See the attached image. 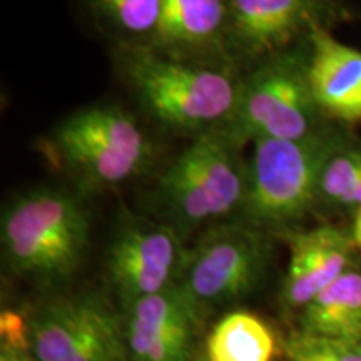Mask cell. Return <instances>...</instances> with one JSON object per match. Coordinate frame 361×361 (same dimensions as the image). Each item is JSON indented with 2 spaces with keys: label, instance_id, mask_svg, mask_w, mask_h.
I'll return each mask as SVG.
<instances>
[{
  "label": "cell",
  "instance_id": "1",
  "mask_svg": "<svg viewBox=\"0 0 361 361\" xmlns=\"http://www.w3.org/2000/svg\"><path fill=\"white\" fill-rule=\"evenodd\" d=\"M119 64L139 106L166 129L197 137L231 124L245 75L236 66L152 47H123Z\"/></svg>",
  "mask_w": 361,
  "mask_h": 361
},
{
  "label": "cell",
  "instance_id": "2",
  "mask_svg": "<svg viewBox=\"0 0 361 361\" xmlns=\"http://www.w3.org/2000/svg\"><path fill=\"white\" fill-rule=\"evenodd\" d=\"M0 239L8 273L42 290L62 286L78 273L89 250L85 197L69 188L29 189L4 209Z\"/></svg>",
  "mask_w": 361,
  "mask_h": 361
},
{
  "label": "cell",
  "instance_id": "3",
  "mask_svg": "<svg viewBox=\"0 0 361 361\" xmlns=\"http://www.w3.org/2000/svg\"><path fill=\"white\" fill-rule=\"evenodd\" d=\"M243 147L228 129L192 137L156 180L154 218L174 228L184 241L194 231L238 218L247 186Z\"/></svg>",
  "mask_w": 361,
  "mask_h": 361
},
{
  "label": "cell",
  "instance_id": "4",
  "mask_svg": "<svg viewBox=\"0 0 361 361\" xmlns=\"http://www.w3.org/2000/svg\"><path fill=\"white\" fill-rule=\"evenodd\" d=\"M40 152L84 197L139 178L154 157L142 126L114 104L74 112L40 141Z\"/></svg>",
  "mask_w": 361,
  "mask_h": 361
},
{
  "label": "cell",
  "instance_id": "5",
  "mask_svg": "<svg viewBox=\"0 0 361 361\" xmlns=\"http://www.w3.org/2000/svg\"><path fill=\"white\" fill-rule=\"evenodd\" d=\"M341 134L326 128L298 141L258 139L247 157V186L241 214L250 223L286 231L318 204L323 164Z\"/></svg>",
  "mask_w": 361,
  "mask_h": 361
},
{
  "label": "cell",
  "instance_id": "6",
  "mask_svg": "<svg viewBox=\"0 0 361 361\" xmlns=\"http://www.w3.org/2000/svg\"><path fill=\"white\" fill-rule=\"evenodd\" d=\"M268 229L243 218L221 221L200 233L188 247L179 286L202 316L251 296L268 276L273 261Z\"/></svg>",
  "mask_w": 361,
  "mask_h": 361
},
{
  "label": "cell",
  "instance_id": "7",
  "mask_svg": "<svg viewBox=\"0 0 361 361\" xmlns=\"http://www.w3.org/2000/svg\"><path fill=\"white\" fill-rule=\"evenodd\" d=\"M305 51L269 59L243 75L236 112L228 130L241 144L258 139L298 141L328 128L311 92Z\"/></svg>",
  "mask_w": 361,
  "mask_h": 361
},
{
  "label": "cell",
  "instance_id": "8",
  "mask_svg": "<svg viewBox=\"0 0 361 361\" xmlns=\"http://www.w3.org/2000/svg\"><path fill=\"white\" fill-rule=\"evenodd\" d=\"M37 361H129L123 313L96 293L57 296L27 318Z\"/></svg>",
  "mask_w": 361,
  "mask_h": 361
},
{
  "label": "cell",
  "instance_id": "9",
  "mask_svg": "<svg viewBox=\"0 0 361 361\" xmlns=\"http://www.w3.org/2000/svg\"><path fill=\"white\" fill-rule=\"evenodd\" d=\"M184 243L174 228L149 216L126 214L117 223L104 269L119 310L179 283L188 256Z\"/></svg>",
  "mask_w": 361,
  "mask_h": 361
},
{
  "label": "cell",
  "instance_id": "10",
  "mask_svg": "<svg viewBox=\"0 0 361 361\" xmlns=\"http://www.w3.org/2000/svg\"><path fill=\"white\" fill-rule=\"evenodd\" d=\"M338 20L311 0H228L226 56L247 72L308 44L318 25Z\"/></svg>",
  "mask_w": 361,
  "mask_h": 361
},
{
  "label": "cell",
  "instance_id": "11",
  "mask_svg": "<svg viewBox=\"0 0 361 361\" xmlns=\"http://www.w3.org/2000/svg\"><path fill=\"white\" fill-rule=\"evenodd\" d=\"M129 361H194L204 316L179 284L121 310Z\"/></svg>",
  "mask_w": 361,
  "mask_h": 361
},
{
  "label": "cell",
  "instance_id": "12",
  "mask_svg": "<svg viewBox=\"0 0 361 361\" xmlns=\"http://www.w3.org/2000/svg\"><path fill=\"white\" fill-rule=\"evenodd\" d=\"M290 263L281 283L279 300L288 313H300L319 293L353 268V236L335 226L286 234Z\"/></svg>",
  "mask_w": 361,
  "mask_h": 361
},
{
  "label": "cell",
  "instance_id": "13",
  "mask_svg": "<svg viewBox=\"0 0 361 361\" xmlns=\"http://www.w3.org/2000/svg\"><path fill=\"white\" fill-rule=\"evenodd\" d=\"M306 71L311 92L326 119L361 121V52L340 42L326 25L314 27L308 40Z\"/></svg>",
  "mask_w": 361,
  "mask_h": 361
},
{
  "label": "cell",
  "instance_id": "14",
  "mask_svg": "<svg viewBox=\"0 0 361 361\" xmlns=\"http://www.w3.org/2000/svg\"><path fill=\"white\" fill-rule=\"evenodd\" d=\"M226 37L228 0H162L159 30L151 47L176 57L229 62Z\"/></svg>",
  "mask_w": 361,
  "mask_h": 361
},
{
  "label": "cell",
  "instance_id": "15",
  "mask_svg": "<svg viewBox=\"0 0 361 361\" xmlns=\"http://www.w3.org/2000/svg\"><path fill=\"white\" fill-rule=\"evenodd\" d=\"M298 331L361 343V271L351 268L298 313Z\"/></svg>",
  "mask_w": 361,
  "mask_h": 361
},
{
  "label": "cell",
  "instance_id": "16",
  "mask_svg": "<svg viewBox=\"0 0 361 361\" xmlns=\"http://www.w3.org/2000/svg\"><path fill=\"white\" fill-rule=\"evenodd\" d=\"M276 338L259 316L238 310L224 314L204 345L207 361H273Z\"/></svg>",
  "mask_w": 361,
  "mask_h": 361
},
{
  "label": "cell",
  "instance_id": "17",
  "mask_svg": "<svg viewBox=\"0 0 361 361\" xmlns=\"http://www.w3.org/2000/svg\"><path fill=\"white\" fill-rule=\"evenodd\" d=\"M101 29L119 47H151L159 30L162 0H84Z\"/></svg>",
  "mask_w": 361,
  "mask_h": 361
},
{
  "label": "cell",
  "instance_id": "18",
  "mask_svg": "<svg viewBox=\"0 0 361 361\" xmlns=\"http://www.w3.org/2000/svg\"><path fill=\"white\" fill-rule=\"evenodd\" d=\"M318 202L358 213L361 209V144L341 135L324 161Z\"/></svg>",
  "mask_w": 361,
  "mask_h": 361
},
{
  "label": "cell",
  "instance_id": "19",
  "mask_svg": "<svg viewBox=\"0 0 361 361\" xmlns=\"http://www.w3.org/2000/svg\"><path fill=\"white\" fill-rule=\"evenodd\" d=\"M286 361H361V343L295 331L283 341Z\"/></svg>",
  "mask_w": 361,
  "mask_h": 361
},
{
  "label": "cell",
  "instance_id": "20",
  "mask_svg": "<svg viewBox=\"0 0 361 361\" xmlns=\"http://www.w3.org/2000/svg\"><path fill=\"white\" fill-rule=\"evenodd\" d=\"M0 361H37L30 353L29 346L6 345L0 343Z\"/></svg>",
  "mask_w": 361,
  "mask_h": 361
},
{
  "label": "cell",
  "instance_id": "21",
  "mask_svg": "<svg viewBox=\"0 0 361 361\" xmlns=\"http://www.w3.org/2000/svg\"><path fill=\"white\" fill-rule=\"evenodd\" d=\"M311 2H314L316 6L323 7L324 11L333 13L338 20L345 19V17L348 16V8L345 7V2H343V0H311Z\"/></svg>",
  "mask_w": 361,
  "mask_h": 361
},
{
  "label": "cell",
  "instance_id": "22",
  "mask_svg": "<svg viewBox=\"0 0 361 361\" xmlns=\"http://www.w3.org/2000/svg\"><path fill=\"white\" fill-rule=\"evenodd\" d=\"M351 236H353L355 245L361 250V209L355 216V224H353V231H351Z\"/></svg>",
  "mask_w": 361,
  "mask_h": 361
},
{
  "label": "cell",
  "instance_id": "23",
  "mask_svg": "<svg viewBox=\"0 0 361 361\" xmlns=\"http://www.w3.org/2000/svg\"><path fill=\"white\" fill-rule=\"evenodd\" d=\"M194 361H207V358L204 356V353H197L196 360H194Z\"/></svg>",
  "mask_w": 361,
  "mask_h": 361
}]
</instances>
